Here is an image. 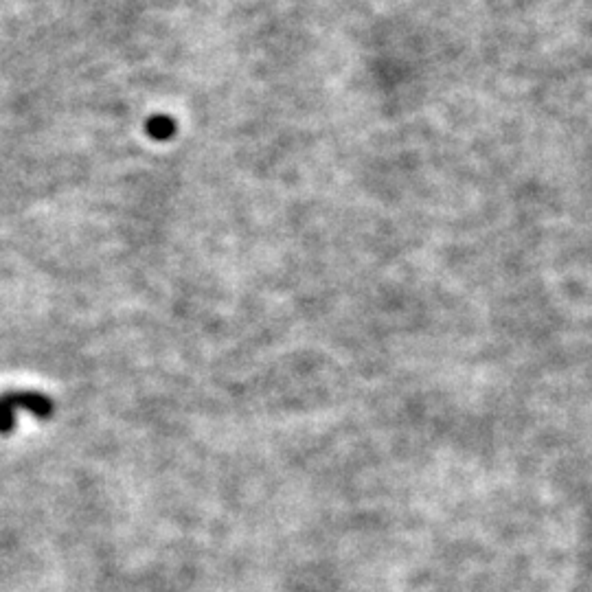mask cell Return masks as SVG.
<instances>
[{
    "mask_svg": "<svg viewBox=\"0 0 592 592\" xmlns=\"http://www.w3.org/2000/svg\"><path fill=\"white\" fill-rule=\"evenodd\" d=\"M145 130H147V134L152 136L154 141H169L176 134L178 125H176V121L172 117L156 115V117H152L150 121H147Z\"/></svg>",
    "mask_w": 592,
    "mask_h": 592,
    "instance_id": "cell-2",
    "label": "cell"
},
{
    "mask_svg": "<svg viewBox=\"0 0 592 592\" xmlns=\"http://www.w3.org/2000/svg\"><path fill=\"white\" fill-rule=\"evenodd\" d=\"M27 411L38 419H51L55 404L49 395L38 391H9L0 395V435H9L16 426V415Z\"/></svg>",
    "mask_w": 592,
    "mask_h": 592,
    "instance_id": "cell-1",
    "label": "cell"
}]
</instances>
